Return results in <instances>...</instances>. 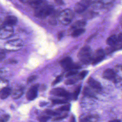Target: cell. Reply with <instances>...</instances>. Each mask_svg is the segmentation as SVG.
<instances>
[{"label": "cell", "instance_id": "26", "mask_svg": "<svg viewBox=\"0 0 122 122\" xmlns=\"http://www.w3.org/2000/svg\"><path fill=\"white\" fill-rule=\"evenodd\" d=\"M52 102L53 104H64L66 103L67 102L65 100H61V99H53L52 100Z\"/></svg>", "mask_w": 122, "mask_h": 122}, {"label": "cell", "instance_id": "40", "mask_svg": "<svg viewBox=\"0 0 122 122\" xmlns=\"http://www.w3.org/2000/svg\"><path fill=\"white\" fill-rule=\"evenodd\" d=\"M2 71H0V75L2 74Z\"/></svg>", "mask_w": 122, "mask_h": 122}, {"label": "cell", "instance_id": "35", "mask_svg": "<svg viewBox=\"0 0 122 122\" xmlns=\"http://www.w3.org/2000/svg\"><path fill=\"white\" fill-rule=\"evenodd\" d=\"M5 57V54L3 52H0V61L3 60Z\"/></svg>", "mask_w": 122, "mask_h": 122}, {"label": "cell", "instance_id": "30", "mask_svg": "<svg viewBox=\"0 0 122 122\" xmlns=\"http://www.w3.org/2000/svg\"><path fill=\"white\" fill-rule=\"evenodd\" d=\"M62 75H59L58 76L56 79L54 80V81H53L52 83V85H54L57 83H58L59 82H60L61 80H62Z\"/></svg>", "mask_w": 122, "mask_h": 122}, {"label": "cell", "instance_id": "10", "mask_svg": "<svg viewBox=\"0 0 122 122\" xmlns=\"http://www.w3.org/2000/svg\"><path fill=\"white\" fill-rule=\"evenodd\" d=\"M122 49V41H118L115 44L110 46V47H108L106 49L105 52L106 54H110L115 51Z\"/></svg>", "mask_w": 122, "mask_h": 122}, {"label": "cell", "instance_id": "9", "mask_svg": "<svg viewBox=\"0 0 122 122\" xmlns=\"http://www.w3.org/2000/svg\"><path fill=\"white\" fill-rule=\"evenodd\" d=\"M47 3L46 0H32L30 2V5L36 9L46 5Z\"/></svg>", "mask_w": 122, "mask_h": 122}, {"label": "cell", "instance_id": "20", "mask_svg": "<svg viewBox=\"0 0 122 122\" xmlns=\"http://www.w3.org/2000/svg\"><path fill=\"white\" fill-rule=\"evenodd\" d=\"M81 68V66L79 63H72L66 70V71H70V70H77Z\"/></svg>", "mask_w": 122, "mask_h": 122}, {"label": "cell", "instance_id": "24", "mask_svg": "<svg viewBox=\"0 0 122 122\" xmlns=\"http://www.w3.org/2000/svg\"><path fill=\"white\" fill-rule=\"evenodd\" d=\"M71 105L70 103H66L60 107L58 110L60 111H68L70 110Z\"/></svg>", "mask_w": 122, "mask_h": 122}, {"label": "cell", "instance_id": "36", "mask_svg": "<svg viewBox=\"0 0 122 122\" xmlns=\"http://www.w3.org/2000/svg\"><path fill=\"white\" fill-rule=\"evenodd\" d=\"M70 122H76L75 121V118L74 116H72L71 118V121Z\"/></svg>", "mask_w": 122, "mask_h": 122}, {"label": "cell", "instance_id": "1", "mask_svg": "<svg viewBox=\"0 0 122 122\" xmlns=\"http://www.w3.org/2000/svg\"><path fill=\"white\" fill-rule=\"evenodd\" d=\"M93 54L89 46H85L82 47L78 53V57L80 60L85 64L92 62Z\"/></svg>", "mask_w": 122, "mask_h": 122}, {"label": "cell", "instance_id": "16", "mask_svg": "<svg viewBox=\"0 0 122 122\" xmlns=\"http://www.w3.org/2000/svg\"><path fill=\"white\" fill-rule=\"evenodd\" d=\"M118 41V37L115 35H112L110 36L107 39L106 41V43L110 46H112L115 44Z\"/></svg>", "mask_w": 122, "mask_h": 122}, {"label": "cell", "instance_id": "25", "mask_svg": "<svg viewBox=\"0 0 122 122\" xmlns=\"http://www.w3.org/2000/svg\"><path fill=\"white\" fill-rule=\"evenodd\" d=\"M78 73V71L77 70H70L68 71V72L65 74L66 77H69L73 75L77 74Z\"/></svg>", "mask_w": 122, "mask_h": 122}, {"label": "cell", "instance_id": "41", "mask_svg": "<svg viewBox=\"0 0 122 122\" xmlns=\"http://www.w3.org/2000/svg\"><path fill=\"white\" fill-rule=\"evenodd\" d=\"M20 1H23V0H19Z\"/></svg>", "mask_w": 122, "mask_h": 122}, {"label": "cell", "instance_id": "33", "mask_svg": "<svg viewBox=\"0 0 122 122\" xmlns=\"http://www.w3.org/2000/svg\"><path fill=\"white\" fill-rule=\"evenodd\" d=\"M67 116V114H65V115H62V116H58V117H56V118H55L54 119H53V121H60V120H61L62 119H64V118H66Z\"/></svg>", "mask_w": 122, "mask_h": 122}, {"label": "cell", "instance_id": "4", "mask_svg": "<svg viewBox=\"0 0 122 122\" xmlns=\"http://www.w3.org/2000/svg\"><path fill=\"white\" fill-rule=\"evenodd\" d=\"M92 2L91 0H81L74 6V10L77 13H81L87 9Z\"/></svg>", "mask_w": 122, "mask_h": 122}, {"label": "cell", "instance_id": "22", "mask_svg": "<svg viewBox=\"0 0 122 122\" xmlns=\"http://www.w3.org/2000/svg\"><path fill=\"white\" fill-rule=\"evenodd\" d=\"M81 86H79L77 87H76V88L74 90L73 92V98L74 100H76L77 99L78 95H79V93L81 92Z\"/></svg>", "mask_w": 122, "mask_h": 122}, {"label": "cell", "instance_id": "11", "mask_svg": "<svg viewBox=\"0 0 122 122\" xmlns=\"http://www.w3.org/2000/svg\"><path fill=\"white\" fill-rule=\"evenodd\" d=\"M17 18L14 16H9L7 17L4 20V24L8 26H12L17 23Z\"/></svg>", "mask_w": 122, "mask_h": 122}, {"label": "cell", "instance_id": "31", "mask_svg": "<svg viewBox=\"0 0 122 122\" xmlns=\"http://www.w3.org/2000/svg\"><path fill=\"white\" fill-rule=\"evenodd\" d=\"M76 80L75 79H69L65 81V84L66 85L73 84L75 83Z\"/></svg>", "mask_w": 122, "mask_h": 122}, {"label": "cell", "instance_id": "29", "mask_svg": "<svg viewBox=\"0 0 122 122\" xmlns=\"http://www.w3.org/2000/svg\"><path fill=\"white\" fill-rule=\"evenodd\" d=\"M10 119V115L8 114H5L3 115L0 118V122H7Z\"/></svg>", "mask_w": 122, "mask_h": 122}, {"label": "cell", "instance_id": "42", "mask_svg": "<svg viewBox=\"0 0 122 122\" xmlns=\"http://www.w3.org/2000/svg\"><path fill=\"white\" fill-rule=\"evenodd\" d=\"M121 69H122V66H121Z\"/></svg>", "mask_w": 122, "mask_h": 122}, {"label": "cell", "instance_id": "39", "mask_svg": "<svg viewBox=\"0 0 122 122\" xmlns=\"http://www.w3.org/2000/svg\"><path fill=\"white\" fill-rule=\"evenodd\" d=\"M46 104H47V103H46V102H41L40 104V105L41 106H43L45 105Z\"/></svg>", "mask_w": 122, "mask_h": 122}, {"label": "cell", "instance_id": "17", "mask_svg": "<svg viewBox=\"0 0 122 122\" xmlns=\"http://www.w3.org/2000/svg\"><path fill=\"white\" fill-rule=\"evenodd\" d=\"M86 24V21L84 20H78L76 22H75L74 24H73L71 25V28H72L74 30L81 28L83 27H84Z\"/></svg>", "mask_w": 122, "mask_h": 122}, {"label": "cell", "instance_id": "8", "mask_svg": "<svg viewBox=\"0 0 122 122\" xmlns=\"http://www.w3.org/2000/svg\"><path fill=\"white\" fill-rule=\"evenodd\" d=\"M88 84L93 89L98 92H100L102 90V86L100 83L95 80L92 77H90L87 81Z\"/></svg>", "mask_w": 122, "mask_h": 122}, {"label": "cell", "instance_id": "37", "mask_svg": "<svg viewBox=\"0 0 122 122\" xmlns=\"http://www.w3.org/2000/svg\"><path fill=\"white\" fill-rule=\"evenodd\" d=\"M62 37H63V34L62 33L60 32L58 34V39H59V40H61Z\"/></svg>", "mask_w": 122, "mask_h": 122}, {"label": "cell", "instance_id": "12", "mask_svg": "<svg viewBox=\"0 0 122 122\" xmlns=\"http://www.w3.org/2000/svg\"><path fill=\"white\" fill-rule=\"evenodd\" d=\"M72 63L71 58L69 57H67L62 59L59 62L60 65L66 70Z\"/></svg>", "mask_w": 122, "mask_h": 122}, {"label": "cell", "instance_id": "14", "mask_svg": "<svg viewBox=\"0 0 122 122\" xmlns=\"http://www.w3.org/2000/svg\"><path fill=\"white\" fill-rule=\"evenodd\" d=\"M23 92V88L22 87H19L13 91L11 94V97L13 99H18L22 95Z\"/></svg>", "mask_w": 122, "mask_h": 122}, {"label": "cell", "instance_id": "3", "mask_svg": "<svg viewBox=\"0 0 122 122\" xmlns=\"http://www.w3.org/2000/svg\"><path fill=\"white\" fill-rule=\"evenodd\" d=\"M72 18L73 13L69 9H65L59 14V20L63 25L69 24L71 21Z\"/></svg>", "mask_w": 122, "mask_h": 122}, {"label": "cell", "instance_id": "13", "mask_svg": "<svg viewBox=\"0 0 122 122\" xmlns=\"http://www.w3.org/2000/svg\"><path fill=\"white\" fill-rule=\"evenodd\" d=\"M102 76L104 79L112 80L115 77V72L112 69H107L103 71Z\"/></svg>", "mask_w": 122, "mask_h": 122}, {"label": "cell", "instance_id": "21", "mask_svg": "<svg viewBox=\"0 0 122 122\" xmlns=\"http://www.w3.org/2000/svg\"><path fill=\"white\" fill-rule=\"evenodd\" d=\"M95 117L93 116H87L81 118L80 120V122H94Z\"/></svg>", "mask_w": 122, "mask_h": 122}, {"label": "cell", "instance_id": "5", "mask_svg": "<svg viewBox=\"0 0 122 122\" xmlns=\"http://www.w3.org/2000/svg\"><path fill=\"white\" fill-rule=\"evenodd\" d=\"M105 51L102 49H98L96 51L94 54H93V58L92 61V65H96L102 61L105 58Z\"/></svg>", "mask_w": 122, "mask_h": 122}, {"label": "cell", "instance_id": "27", "mask_svg": "<svg viewBox=\"0 0 122 122\" xmlns=\"http://www.w3.org/2000/svg\"><path fill=\"white\" fill-rule=\"evenodd\" d=\"M45 113L49 116H56L59 114V113L49 109H47L45 110Z\"/></svg>", "mask_w": 122, "mask_h": 122}, {"label": "cell", "instance_id": "2", "mask_svg": "<svg viewBox=\"0 0 122 122\" xmlns=\"http://www.w3.org/2000/svg\"><path fill=\"white\" fill-rule=\"evenodd\" d=\"M53 11V7L51 5H45L41 8L36 9L35 11V15L39 18H43L51 15Z\"/></svg>", "mask_w": 122, "mask_h": 122}, {"label": "cell", "instance_id": "15", "mask_svg": "<svg viewBox=\"0 0 122 122\" xmlns=\"http://www.w3.org/2000/svg\"><path fill=\"white\" fill-rule=\"evenodd\" d=\"M11 93V90L9 87H4L1 89L0 93V98L1 99L7 98Z\"/></svg>", "mask_w": 122, "mask_h": 122}, {"label": "cell", "instance_id": "6", "mask_svg": "<svg viewBox=\"0 0 122 122\" xmlns=\"http://www.w3.org/2000/svg\"><path fill=\"white\" fill-rule=\"evenodd\" d=\"M39 84H35L32 86L28 91L26 93V98L29 101H32L35 99L38 95Z\"/></svg>", "mask_w": 122, "mask_h": 122}, {"label": "cell", "instance_id": "34", "mask_svg": "<svg viewBox=\"0 0 122 122\" xmlns=\"http://www.w3.org/2000/svg\"><path fill=\"white\" fill-rule=\"evenodd\" d=\"M54 1L56 2V4L60 5H63L64 3L62 0H54Z\"/></svg>", "mask_w": 122, "mask_h": 122}, {"label": "cell", "instance_id": "19", "mask_svg": "<svg viewBox=\"0 0 122 122\" xmlns=\"http://www.w3.org/2000/svg\"><path fill=\"white\" fill-rule=\"evenodd\" d=\"M83 94L87 96L92 97H94V94L92 92V91L88 87H85L83 90Z\"/></svg>", "mask_w": 122, "mask_h": 122}, {"label": "cell", "instance_id": "7", "mask_svg": "<svg viewBox=\"0 0 122 122\" xmlns=\"http://www.w3.org/2000/svg\"><path fill=\"white\" fill-rule=\"evenodd\" d=\"M50 92L54 95L63 97L67 99H69L70 97V93L65 90L61 88H54Z\"/></svg>", "mask_w": 122, "mask_h": 122}, {"label": "cell", "instance_id": "38", "mask_svg": "<svg viewBox=\"0 0 122 122\" xmlns=\"http://www.w3.org/2000/svg\"><path fill=\"white\" fill-rule=\"evenodd\" d=\"M109 122H121V120H118V119H115V120H111Z\"/></svg>", "mask_w": 122, "mask_h": 122}, {"label": "cell", "instance_id": "23", "mask_svg": "<svg viewBox=\"0 0 122 122\" xmlns=\"http://www.w3.org/2000/svg\"><path fill=\"white\" fill-rule=\"evenodd\" d=\"M51 117L47 115H41L37 118V119L40 122H47L50 119Z\"/></svg>", "mask_w": 122, "mask_h": 122}, {"label": "cell", "instance_id": "32", "mask_svg": "<svg viewBox=\"0 0 122 122\" xmlns=\"http://www.w3.org/2000/svg\"><path fill=\"white\" fill-rule=\"evenodd\" d=\"M37 78V76L36 75H32L30 76L28 79H27V82L28 83H30L34 81H35Z\"/></svg>", "mask_w": 122, "mask_h": 122}, {"label": "cell", "instance_id": "18", "mask_svg": "<svg viewBox=\"0 0 122 122\" xmlns=\"http://www.w3.org/2000/svg\"><path fill=\"white\" fill-rule=\"evenodd\" d=\"M85 30L82 28L74 30L71 33V36L73 37H77L81 34H83L85 32Z\"/></svg>", "mask_w": 122, "mask_h": 122}, {"label": "cell", "instance_id": "28", "mask_svg": "<svg viewBox=\"0 0 122 122\" xmlns=\"http://www.w3.org/2000/svg\"><path fill=\"white\" fill-rule=\"evenodd\" d=\"M88 72L87 71L84 70V71H82L81 72L79 73V76H78L79 78L80 79H81V80L85 78V77L86 76V75L87 74Z\"/></svg>", "mask_w": 122, "mask_h": 122}]
</instances>
